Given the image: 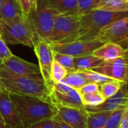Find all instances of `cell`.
Instances as JSON below:
<instances>
[{
    "mask_svg": "<svg viewBox=\"0 0 128 128\" xmlns=\"http://www.w3.org/2000/svg\"><path fill=\"white\" fill-rule=\"evenodd\" d=\"M127 107L128 106H122L113 110L108 118L104 128H118L122 114Z\"/></svg>",
    "mask_w": 128,
    "mask_h": 128,
    "instance_id": "4316f807",
    "label": "cell"
},
{
    "mask_svg": "<svg viewBox=\"0 0 128 128\" xmlns=\"http://www.w3.org/2000/svg\"><path fill=\"white\" fill-rule=\"evenodd\" d=\"M99 0H77L78 14L81 16L94 10Z\"/></svg>",
    "mask_w": 128,
    "mask_h": 128,
    "instance_id": "f1b7e54d",
    "label": "cell"
},
{
    "mask_svg": "<svg viewBox=\"0 0 128 128\" xmlns=\"http://www.w3.org/2000/svg\"><path fill=\"white\" fill-rule=\"evenodd\" d=\"M103 44L98 40H93L88 41L75 40L65 44H50V46L53 52L69 55L76 58L91 55Z\"/></svg>",
    "mask_w": 128,
    "mask_h": 128,
    "instance_id": "30bf717a",
    "label": "cell"
},
{
    "mask_svg": "<svg viewBox=\"0 0 128 128\" xmlns=\"http://www.w3.org/2000/svg\"><path fill=\"white\" fill-rule=\"evenodd\" d=\"M92 55L103 61L112 60L119 57L128 56V49L115 43H106L97 48Z\"/></svg>",
    "mask_w": 128,
    "mask_h": 128,
    "instance_id": "2e32d148",
    "label": "cell"
},
{
    "mask_svg": "<svg viewBox=\"0 0 128 128\" xmlns=\"http://www.w3.org/2000/svg\"><path fill=\"white\" fill-rule=\"evenodd\" d=\"M23 127L47 118H52L56 108L50 102L37 97L8 93Z\"/></svg>",
    "mask_w": 128,
    "mask_h": 128,
    "instance_id": "7a4b0ae2",
    "label": "cell"
},
{
    "mask_svg": "<svg viewBox=\"0 0 128 128\" xmlns=\"http://www.w3.org/2000/svg\"><path fill=\"white\" fill-rule=\"evenodd\" d=\"M56 114L53 117L71 128H86L87 111L84 108L55 106Z\"/></svg>",
    "mask_w": 128,
    "mask_h": 128,
    "instance_id": "8fae6325",
    "label": "cell"
},
{
    "mask_svg": "<svg viewBox=\"0 0 128 128\" xmlns=\"http://www.w3.org/2000/svg\"><path fill=\"white\" fill-rule=\"evenodd\" d=\"M80 15L58 14L54 21L53 28L49 43L65 44L77 40Z\"/></svg>",
    "mask_w": 128,
    "mask_h": 128,
    "instance_id": "8992f818",
    "label": "cell"
},
{
    "mask_svg": "<svg viewBox=\"0 0 128 128\" xmlns=\"http://www.w3.org/2000/svg\"><path fill=\"white\" fill-rule=\"evenodd\" d=\"M55 122H56V128H71L70 127H69L68 124H66L65 123H64L63 122L58 120V119H56L55 118H52Z\"/></svg>",
    "mask_w": 128,
    "mask_h": 128,
    "instance_id": "d590c367",
    "label": "cell"
},
{
    "mask_svg": "<svg viewBox=\"0 0 128 128\" xmlns=\"http://www.w3.org/2000/svg\"><path fill=\"white\" fill-rule=\"evenodd\" d=\"M68 71L58 62L53 60L50 72V79L52 84L61 82L68 74Z\"/></svg>",
    "mask_w": 128,
    "mask_h": 128,
    "instance_id": "cb8c5ba5",
    "label": "cell"
},
{
    "mask_svg": "<svg viewBox=\"0 0 128 128\" xmlns=\"http://www.w3.org/2000/svg\"><path fill=\"white\" fill-rule=\"evenodd\" d=\"M22 128H56V126L53 118H47Z\"/></svg>",
    "mask_w": 128,
    "mask_h": 128,
    "instance_id": "4dcf8cb0",
    "label": "cell"
},
{
    "mask_svg": "<svg viewBox=\"0 0 128 128\" xmlns=\"http://www.w3.org/2000/svg\"><path fill=\"white\" fill-rule=\"evenodd\" d=\"M128 16L116 20L104 26L94 40L106 43H115L128 49Z\"/></svg>",
    "mask_w": 128,
    "mask_h": 128,
    "instance_id": "52a82bcc",
    "label": "cell"
},
{
    "mask_svg": "<svg viewBox=\"0 0 128 128\" xmlns=\"http://www.w3.org/2000/svg\"><path fill=\"white\" fill-rule=\"evenodd\" d=\"M112 80L128 82V56L112 60L103 61L98 66L91 69Z\"/></svg>",
    "mask_w": 128,
    "mask_h": 128,
    "instance_id": "9c48e42d",
    "label": "cell"
},
{
    "mask_svg": "<svg viewBox=\"0 0 128 128\" xmlns=\"http://www.w3.org/2000/svg\"><path fill=\"white\" fill-rule=\"evenodd\" d=\"M100 86L95 83L89 82L81 87L80 89H78V92L82 94H92V93H95V92H99L100 90Z\"/></svg>",
    "mask_w": 128,
    "mask_h": 128,
    "instance_id": "1f68e13d",
    "label": "cell"
},
{
    "mask_svg": "<svg viewBox=\"0 0 128 128\" xmlns=\"http://www.w3.org/2000/svg\"><path fill=\"white\" fill-rule=\"evenodd\" d=\"M101 62H103L102 59L94 56L92 54L76 57L74 58V70H91L98 66Z\"/></svg>",
    "mask_w": 128,
    "mask_h": 128,
    "instance_id": "d6986e66",
    "label": "cell"
},
{
    "mask_svg": "<svg viewBox=\"0 0 128 128\" xmlns=\"http://www.w3.org/2000/svg\"><path fill=\"white\" fill-rule=\"evenodd\" d=\"M0 66L12 74L20 76H34L40 74L38 65L23 60L14 54L1 62Z\"/></svg>",
    "mask_w": 128,
    "mask_h": 128,
    "instance_id": "7c38bea8",
    "label": "cell"
},
{
    "mask_svg": "<svg viewBox=\"0 0 128 128\" xmlns=\"http://www.w3.org/2000/svg\"><path fill=\"white\" fill-rule=\"evenodd\" d=\"M118 128H128V107L124 110Z\"/></svg>",
    "mask_w": 128,
    "mask_h": 128,
    "instance_id": "e575fe53",
    "label": "cell"
},
{
    "mask_svg": "<svg viewBox=\"0 0 128 128\" xmlns=\"http://www.w3.org/2000/svg\"><path fill=\"white\" fill-rule=\"evenodd\" d=\"M95 9L112 12L128 11V0H99Z\"/></svg>",
    "mask_w": 128,
    "mask_h": 128,
    "instance_id": "44dd1931",
    "label": "cell"
},
{
    "mask_svg": "<svg viewBox=\"0 0 128 128\" xmlns=\"http://www.w3.org/2000/svg\"><path fill=\"white\" fill-rule=\"evenodd\" d=\"M58 15L47 0H37L35 8L28 14L34 33V39L38 37L49 42L55 21Z\"/></svg>",
    "mask_w": 128,
    "mask_h": 128,
    "instance_id": "5b68a950",
    "label": "cell"
},
{
    "mask_svg": "<svg viewBox=\"0 0 128 128\" xmlns=\"http://www.w3.org/2000/svg\"><path fill=\"white\" fill-rule=\"evenodd\" d=\"M0 128H7L5 124H4V120H3V118H2V117L1 116V114H0Z\"/></svg>",
    "mask_w": 128,
    "mask_h": 128,
    "instance_id": "8d00e7d4",
    "label": "cell"
},
{
    "mask_svg": "<svg viewBox=\"0 0 128 128\" xmlns=\"http://www.w3.org/2000/svg\"><path fill=\"white\" fill-rule=\"evenodd\" d=\"M82 101L85 106H96L102 104L105 99L102 96V94L99 92L92 93V94H86L81 95Z\"/></svg>",
    "mask_w": 128,
    "mask_h": 128,
    "instance_id": "484cf974",
    "label": "cell"
},
{
    "mask_svg": "<svg viewBox=\"0 0 128 128\" xmlns=\"http://www.w3.org/2000/svg\"><path fill=\"white\" fill-rule=\"evenodd\" d=\"M124 83H128V82H123L115 80L108 81L100 85V88H99L100 93L106 100L112 97L115 94H116Z\"/></svg>",
    "mask_w": 128,
    "mask_h": 128,
    "instance_id": "603a6c76",
    "label": "cell"
},
{
    "mask_svg": "<svg viewBox=\"0 0 128 128\" xmlns=\"http://www.w3.org/2000/svg\"><path fill=\"white\" fill-rule=\"evenodd\" d=\"M33 49L38 60V66L41 76L45 83L50 88H52V82L50 79V72L52 64L54 59L53 51L51 48L50 44L36 37L34 39Z\"/></svg>",
    "mask_w": 128,
    "mask_h": 128,
    "instance_id": "ba28073f",
    "label": "cell"
},
{
    "mask_svg": "<svg viewBox=\"0 0 128 128\" xmlns=\"http://www.w3.org/2000/svg\"><path fill=\"white\" fill-rule=\"evenodd\" d=\"M21 11L25 15H28L35 8L36 2L34 0H16Z\"/></svg>",
    "mask_w": 128,
    "mask_h": 128,
    "instance_id": "f546056e",
    "label": "cell"
},
{
    "mask_svg": "<svg viewBox=\"0 0 128 128\" xmlns=\"http://www.w3.org/2000/svg\"><path fill=\"white\" fill-rule=\"evenodd\" d=\"M16 0H3L0 8V21H7L22 14Z\"/></svg>",
    "mask_w": 128,
    "mask_h": 128,
    "instance_id": "e0dca14e",
    "label": "cell"
},
{
    "mask_svg": "<svg viewBox=\"0 0 128 128\" xmlns=\"http://www.w3.org/2000/svg\"><path fill=\"white\" fill-rule=\"evenodd\" d=\"M126 16H128V11L112 12L98 9L81 15L77 40H93L104 26Z\"/></svg>",
    "mask_w": 128,
    "mask_h": 128,
    "instance_id": "3957f363",
    "label": "cell"
},
{
    "mask_svg": "<svg viewBox=\"0 0 128 128\" xmlns=\"http://www.w3.org/2000/svg\"><path fill=\"white\" fill-rule=\"evenodd\" d=\"M62 82L66 83L74 89H80L81 87L87 83H89L86 76L79 71H68L66 76L62 80Z\"/></svg>",
    "mask_w": 128,
    "mask_h": 128,
    "instance_id": "7402d4cb",
    "label": "cell"
},
{
    "mask_svg": "<svg viewBox=\"0 0 128 128\" xmlns=\"http://www.w3.org/2000/svg\"><path fill=\"white\" fill-rule=\"evenodd\" d=\"M0 114L7 128H22L23 125L13 105L8 92L0 87Z\"/></svg>",
    "mask_w": 128,
    "mask_h": 128,
    "instance_id": "4fadbf2b",
    "label": "cell"
},
{
    "mask_svg": "<svg viewBox=\"0 0 128 128\" xmlns=\"http://www.w3.org/2000/svg\"><path fill=\"white\" fill-rule=\"evenodd\" d=\"M112 112H88L86 128H104Z\"/></svg>",
    "mask_w": 128,
    "mask_h": 128,
    "instance_id": "ffe728a7",
    "label": "cell"
},
{
    "mask_svg": "<svg viewBox=\"0 0 128 128\" xmlns=\"http://www.w3.org/2000/svg\"><path fill=\"white\" fill-rule=\"evenodd\" d=\"M34 2H37V0H34Z\"/></svg>",
    "mask_w": 128,
    "mask_h": 128,
    "instance_id": "f35d334b",
    "label": "cell"
},
{
    "mask_svg": "<svg viewBox=\"0 0 128 128\" xmlns=\"http://www.w3.org/2000/svg\"><path fill=\"white\" fill-rule=\"evenodd\" d=\"M53 59L58 62L68 71L74 70V57L69 55L53 52Z\"/></svg>",
    "mask_w": 128,
    "mask_h": 128,
    "instance_id": "83f0119b",
    "label": "cell"
},
{
    "mask_svg": "<svg viewBox=\"0 0 128 128\" xmlns=\"http://www.w3.org/2000/svg\"><path fill=\"white\" fill-rule=\"evenodd\" d=\"M2 1H3V0H0V8H1V6H2Z\"/></svg>",
    "mask_w": 128,
    "mask_h": 128,
    "instance_id": "74e56055",
    "label": "cell"
},
{
    "mask_svg": "<svg viewBox=\"0 0 128 128\" xmlns=\"http://www.w3.org/2000/svg\"><path fill=\"white\" fill-rule=\"evenodd\" d=\"M0 87L10 94L37 97L46 101H49L51 90L40 74L34 76H20L12 74L1 66Z\"/></svg>",
    "mask_w": 128,
    "mask_h": 128,
    "instance_id": "6da1fadb",
    "label": "cell"
},
{
    "mask_svg": "<svg viewBox=\"0 0 128 128\" xmlns=\"http://www.w3.org/2000/svg\"><path fill=\"white\" fill-rule=\"evenodd\" d=\"M58 14H78L77 0H47Z\"/></svg>",
    "mask_w": 128,
    "mask_h": 128,
    "instance_id": "ac0fdd59",
    "label": "cell"
},
{
    "mask_svg": "<svg viewBox=\"0 0 128 128\" xmlns=\"http://www.w3.org/2000/svg\"><path fill=\"white\" fill-rule=\"evenodd\" d=\"M52 88L58 92H62V93H66L73 89V88H71L70 86H69L68 85H67L66 83H64L62 81L52 84Z\"/></svg>",
    "mask_w": 128,
    "mask_h": 128,
    "instance_id": "836d02e7",
    "label": "cell"
},
{
    "mask_svg": "<svg viewBox=\"0 0 128 128\" xmlns=\"http://www.w3.org/2000/svg\"><path fill=\"white\" fill-rule=\"evenodd\" d=\"M13 55L7 44L0 35V62L8 58Z\"/></svg>",
    "mask_w": 128,
    "mask_h": 128,
    "instance_id": "d6a6232c",
    "label": "cell"
},
{
    "mask_svg": "<svg viewBox=\"0 0 128 128\" xmlns=\"http://www.w3.org/2000/svg\"><path fill=\"white\" fill-rule=\"evenodd\" d=\"M0 35L8 44H22L33 48L34 33L28 15L0 21Z\"/></svg>",
    "mask_w": 128,
    "mask_h": 128,
    "instance_id": "277c9868",
    "label": "cell"
},
{
    "mask_svg": "<svg viewBox=\"0 0 128 128\" xmlns=\"http://www.w3.org/2000/svg\"><path fill=\"white\" fill-rule=\"evenodd\" d=\"M76 71H79L81 74H82L89 82L95 83L99 86L108 81L112 80V79L92 70H76Z\"/></svg>",
    "mask_w": 128,
    "mask_h": 128,
    "instance_id": "d4e9b609",
    "label": "cell"
},
{
    "mask_svg": "<svg viewBox=\"0 0 128 128\" xmlns=\"http://www.w3.org/2000/svg\"><path fill=\"white\" fill-rule=\"evenodd\" d=\"M49 101L54 106H62L67 107L84 108L81 95L76 89L73 88L68 92L62 93L51 88Z\"/></svg>",
    "mask_w": 128,
    "mask_h": 128,
    "instance_id": "9a60e30c",
    "label": "cell"
},
{
    "mask_svg": "<svg viewBox=\"0 0 128 128\" xmlns=\"http://www.w3.org/2000/svg\"><path fill=\"white\" fill-rule=\"evenodd\" d=\"M128 83H124L120 90L112 97L106 99L102 104L96 106H85L88 112H112L122 106H128Z\"/></svg>",
    "mask_w": 128,
    "mask_h": 128,
    "instance_id": "5bb4252c",
    "label": "cell"
}]
</instances>
